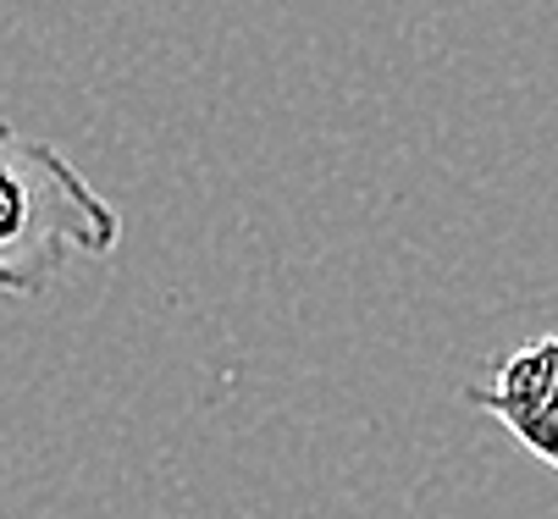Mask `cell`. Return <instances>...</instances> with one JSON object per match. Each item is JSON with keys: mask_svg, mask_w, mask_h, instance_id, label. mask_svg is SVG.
Listing matches in <instances>:
<instances>
[{"mask_svg": "<svg viewBox=\"0 0 558 519\" xmlns=\"http://www.w3.org/2000/svg\"><path fill=\"white\" fill-rule=\"evenodd\" d=\"M117 205L50 138L0 116V293L45 299L77 260H111Z\"/></svg>", "mask_w": 558, "mask_h": 519, "instance_id": "cell-1", "label": "cell"}, {"mask_svg": "<svg viewBox=\"0 0 558 519\" xmlns=\"http://www.w3.org/2000/svg\"><path fill=\"white\" fill-rule=\"evenodd\" d=\"M459 398L493 415L536 465L558 475V332L525 337L487 359L482 382H470Z\"/></svg>", "mask_w": 558, "mask_h": 519, "instance_id": "cell-2", "label": "cell"}]
</instances>
